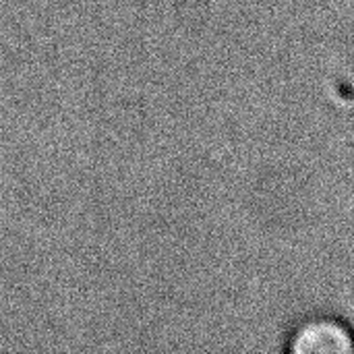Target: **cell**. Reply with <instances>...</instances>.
Masks as SVG:
<instances>
[{"instance_id":"cell-1","label":"cell","mask_w":354,"mask_h":354,"mask_svg":"<svg viewBox=\"0 0 354 354\" xmlns=\"http://www.w3.org/2000/svg\"><path fill=\"white\" fill-rule=\"evenodd\" d=\"M290 354H354V330L338 317L313 315L299 322L286 342Z\"/></svg>"}]
</instances>
